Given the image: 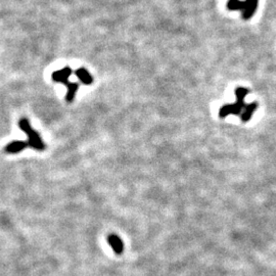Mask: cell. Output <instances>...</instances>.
Here are the masks:
<instances>
[{
    "label": "cell",
    "instance_id": "5b68a950",
    "mask_svg": "<svg viewBox=\"0 0 276 276\" xmlns=\"http://www.w3.org/2000/svg\"><path fill=\"white\" fill-rule=\"evenodd\" d=\"M107 242H108V245L112 247L113 251L116 254H122L123 249H124V245H123V242L119 238V236L116 235V234H111L107 238Z\"/></svg>",
    "mask_w": 276,
    "mask_h": 276
},
{
    "label": "cell",
    "instance_id": "52a82bcc",
    "mask_svg": "<svg viewBox=\"0 0 276 276\" xmlns=\"http://www.w3.org/2000/svg\"><path fill=\"white\" fill-rule=\"evenodd\" d=\"M26 147H29L27 141H18V140H16V141L10 142L6 146L5 150L8 153H19L22 150H24Z\"/></svg>",
    "mask_w": 276,
    "mask_h": 276
},
{
    "label": "cell",
    "instance_id": "6da1fadb",
    "mask_svg": "<svg viewBox=\"0 0 276 276\" xmlns=\"http://www.w3.org/2000/svg\"><path fill=\"white\" fill-rule=\"evenodd\" d=\"M249 94V89L245 87H238L235 89V96H236V102L231 104H225L220 108L219 117L225 118L229 115H235V116H242L245 109L247 108L248 104L245 102L246 96Z\"/></svg>",
    "mask_w": 276,
    "mask_h": 276
},
{
    "label": "cell",
    "instance_id": "7a4b0ae2",
    "mask_svg": "<svg viewBox=\"0 0 276 276\" xmlns=\"http://www.w3.org/2000/svg\"><path fill=\"white\" fill-rule=\"evenodd\" d=\"M71 74H72V69L70 67H65L61 70L53 72L51 75V78L54 82L63 83L66 85V87L68 89L67 95H66V100L69 103H71L74 100L76 92L78 91L79 87H80V84L79 83L69 81V77L71 76Z\"/></svg>",
    "mask_w": 276,
    "mask_h": 276
},
{
    "label": "cell",
    "instance_id": "277c9868",
    "mask_svg": "<svg viewBox=\"0 0 276 276\" xmlns=\"http://www.w3.org/2000/svg\"><path fill=\"white\" fill-rule=\"evenodd\" d=\"M19 127L27 134L28 136V146L31 148H34L39 151H43L46 148L45 143L43 142L42 138L39 135L37 131H35L31 124L30 121L27 119V118H22L19 122Z\"/></svg>",
    "mask_w": 276,
    "mask_h": 276
},
{
    "label": "cell",
    "instance_id": "ba28073f",
    "mask_svg": "<svg viewBox=\"0 0 276 276\" xmlns=\"http://www.w3.org/2000/svg\"><path fill=\"white\" fill-rule=\"evenodd\" d=\"M258 106H259V104H258L257 101H254V102L248 104L247 108L245 109V112L241 116V120L243 122H249L252 119V117H253L254 113L256 112V109L258 108Z\"/></svg>",
    "mask_w": 276,
    "mask_h": 276
},
{
    "label": "cell",
    "instance_id": "3957f363",
    "mask_svg": "<svg viewBox=\"0 0 276 276\" xmlns=\"http://www.w3.org/2000/svg\"><path fill=\"white\" fill-rule=\"evenodd\" d=\"M259 0H228L226 8L228 11H240L244 20H250L255 15Z\"/></svg>",
    "mask_w": 276,
    "mask_h": 276
},
{
    "label": "cell",
    "instance_id": "8992f818",
    "mask_svg": "<svg viewBox=\"0 0 276 276\" xmlns=\"http://www.w3.org/2000/svg\"><path fill=\"white\" fill-rule=\"evenodd\" d=\"M75 75L79 78L83 84L85 85H91L93 83V77L85 68H79L75 71Z\"/></svg>",
    "mask_w": 276,
    "mask_h": 276
}]
</instances>
